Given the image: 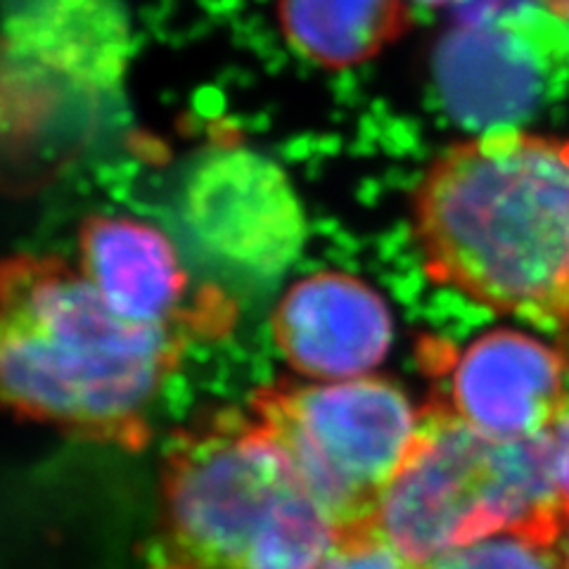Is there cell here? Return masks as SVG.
<instances>
[{
	"instance_id": "8992f818",
	"label": "cell",
	"mask_w": 569,
	"mask_h": 569,
	"mask_svg": "<svg viewBox=\"0 0 569 569\" xmlns=\"http://www.w3.org/2000/svg\"><path fill=\"white\" fill-rule=\"evenodd\" d=\"M133 58L121 0H24L0 22V162L74 140L114 102Z\"/></svg>"
},
{
	"instance_id": "5bb4252c",
	"label": "cell",
	"mask_w": 569,
	"mask_h": 569,
	"mask_svg": "<svg viewBox=\"0 0 569 569\" xmlns=\"http://www.w3.org/2000/svg\"><path fill=\"white\" fill-rule=\"evenodd\" d=\"M316 569H416L372 527L345 531Z\"/></svg>"
},
{
	"instance_id": "ac0fdd59",
	"label": "cell",
	"mask_w": 569,
	"mask_h": 569,
	"mask_svg": "<svg viewBox=\"0 0 569 569\" xmlns=\"http://www.w3.org/2000/svg\"><path fill=\"white\" fill-rule=\"evenodd\" d=\"M539 3H543L546 8H550L562 17H569V0H539Z\"/></svg>"
},
{
	"instance_id": "6da1fadb",
	"label": "cell",
	"mask_w": 569,
	"mask_h": 569,
	"mask_svg": "<svg viewBox=\"0 0 569 569\" xmlns=\"http://www.w3.org/2000/svg\"><path fill=\"white\" fill-rule=\"evenodd\" d=\"M411 226L432 282L569 330V138L506 127L451 142L420 176Z\"/></svg>"
},
{
	"instance_id": "8fae6325",
	"label": "cell",
	"mask_w": 569,
	"mask_h": 569,
	"mask_svg": "<svg viewBox=\"0 0 569 569\" xmlns=\"http://www.w3.org/2000/svg\"><path fill=\"white\" fill-rule=\"evenodd\" d=\"M77 269L119 318L173 328L188 273L159 228L129 217H91L79 230Z\"/></svg>"
},
{
	"instance_id": "7a4b0ae2",
	"label": "cell",
	"mask_w": 569,
	"mask_h": 569,
	"mask_svg": "<svg viewBox=\"0 0 569 569\" xmlns=\"http://www.w3.org/2000/svg\"><path fill=\"white\" fill-rule=\"evenodd\" d=\"M181 349L173 328L136 326L110 311L64 259L0 261V406L17 416L138 447Z\"/></svg>"
},
{
	"instance_id": "9a60e30c",
	"label": "cell",
	"mask_w": 569,
	"mask_h": 569,
	"mask_svg": "<svg viewBox=\"0 0 569 569\" xmlns=\"http://www.w3.org/2000/svg\"><path fill=\"white\" fill-rule=\"evenodd\" d=\"M560 342H562V347L567 351V359H569V330L562 332ZM546 443H548L550 470H553L556 491H558L565 515H569V391H567V399H565L560 416L546 432Z\"/></svg>"
},
{
	"instance_id": "5b68a950",
	"label": "cell",
	"mask_w": 569,
	"mask_h": 569,
	"mask_svg": "<svg viewBox=\"0 0 569 569\" xmlns=\"http://www.w3.org/2000/svg\"><path fill=\"white\" fill-rule=\"evenodd\" d=\"M252 416L299 485L345 533L372 527L387 485L418 439L422 408L401 385L361 376L261 387Z\"/></svg>"
},
{
	"instance_id": "e0dca14e",
	"label": "cell",
	"mask_w": 569,
	"mask_h": 569,
	"mask_svg": "<svg viewBox=\"0 0 569 569\" xmlns=\"http://www.w3.org/2000/svg\"><path fill=\"white\" fill-rule=\"evenodd\" d=\"M462 3H466V0H411V6H422V8H456Z\"/></svg>"
},
{
	"instance_id": "4fadbf2b",
	"label": "cell",
	"mask_w": 569,
	"mask_h": 569,
	"mask_svg": "<svg viewBox=\"0 0 569 569\" xmlns=\"http://www.w3.org/2000/svg\"><path fill=\"white\" fill-rule=\"evenodd\" d=\"M416 569H558V558L556 546L503 531L451 548Z\"/></svg>"
},
{
	"instance_id": "ba28073f",
	"label": "cell",
	"mask_w": 569,
	"mask_h": 569,
	"mask_svg": "<svg viewBox=\"0 0 569 569\" xmlns=\"http://www.w3.org/2000/svg\"><path fill=\"white\" fill-rule=\"evenodd\" d=\"M181 221L211 266L247 282L280 278L307 242V213L290 176L247 146L211 148L194 162Z\"/></svg>"
},
{
	"instance_id": "9c48e42d",
	"label": "cell",
	"mask_w": 569,
	"mask_h": 569,
	"mask_svg": "<svg viewBox=\"0 0 569 569\" xmlns=\"http://www.w3.org/2000/svg\"><path fill=\"white\" fill-rule=\"evenodd\" d=\"M430 361L441 382L437 401L489 441L541 439L560 416L569 391L562 342L496 328L462 347H435Z\"/></svg>"
},
{
	"instance_id": "52a82bcc",
	"label": "cell",
	"mask_w": 569,
	"mask_h": 569,
	"mask_svg": "<svg viewBox=\"0 0 569 569\" xmlns=\"http://www.w3.org/2000/svg\"><path fill=\"white\" fill-rule=\"evenodd\" d=\"M435 52V79L462 119L518 114L569 79V17L539 0L462 3Z\"/></svg>"
},
{
	"instance_id": "277c9868",
	"label": "cell",
	"mask_w": 569,
	"mask_h": 569,
	"mask_svg": "<svg viewBox=\"0 0 569 569\" xmlns=\"http://www.w3.org/2000/svg\"><path fill=\"white\" fill-rule=\"evenodd\" d=\"M562 522L546 437L489 441L430 401L422 406L411 453L380 498L372 529L418 567L503 531L556 546Z\"/></svg>"
},
{
	"instance_id": "3957f363",
	"label": "cell",
	"mask_w": 569,
	"mask_h": 569,
	"mask_svg": "<svg viewBox=\"0 0 569 569\" xmlns=\"http://www.w3.org/2000/svg\"><path fill=\"white\" fill-rule=\"evenodd\" d=\"M340 537L254 416H213L167 451L152 569H316Z\"/></svg>"
},
{
	"instance_id": "2e32d148",
	"label": "cell",
	"mask_w": 569,
	"mask_h": 569,
	"mask_svg": "<svg viewBox=\"0 0 569 569\" xmlns=\"http://www.w3.org/2000/svg\"><path fill=\"white\" fill-rule=\"evenodd\" d=\"M556 558H558V569H569V515H565L560 537L556 541Z\"/></svg>"
},
{
	"instance_id": "30bf717a",
	"label": "cell",
	"mask_w": 569,
	"mask_h": 569,
	"mask_svg": "<svg viewBox=\"0 0 569 569\" xmlns=\"http://www.w3.org/2000/svg\"><path fill=\"white\" fill-rule=\"evenodd\" d=\"M273 340L299 376L320 382L370 376L395 342V318L366 280L320 271L297 280L273 313Z\"/></svg>"
},
{
	"instance_id": "7c38bea8",
	"label": "cell",
	"mask_w": 569,
	"mask_h": 569,
	"mask_svg": "<svg viewBox=\"0 0 569 569\" xmlns=\"http://www.w3.org/2000/svg\"><path fill=\"white\" fill-rule=\"evenodd\" d=\"M284 41L311 64L349 69L376 60L411 27V0H278Z\"/></svg>"
}]
</instances>
